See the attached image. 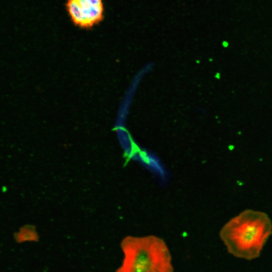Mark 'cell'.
I'll return each mask as SVG.
<instances>
[{
    "mask_svg": "<svg viewBox=\"0 0 272 272\" xmlns=\"http://www.w3.org/2000/svg\"><path fill=\"white\" fill-rule=\"evenodd\" d=\"M272 222L264 212L247 209L231 218L222 228L220 237L228 252L246 260L258 257L270 236Z\"/></svg>",
    "mask_w": 272,
    "mask_h": 272,
    "instance_id": "6da1fadb",
    "label": "cell"
},
{
    "mask_svg": "<svg viewBox=\"0 0 272 272\" xmlns=\"http://www.w3.org/2000/svg\"><path fill=\"white\" fill-rule=\"evenodd\" d=\"M120 246L123 259L115 272H174L170 251L159 237L128 236Z\"/></svg>",
    "mask_w": 272,
    "mask_h": 272,
    "instance_id": "7a4b0ae2",
    "label": "cell"
},
{
    "mask_svg": "<svg viewBox=\"0 0 272 272\" xmlns=\"http://www.w3.org/2000/svg\"><path fill=\"white\" fill-rule=\"evenodd\" d=\"M66 6L72 21L80 28H92L103 20L102 0H67Z\"/></svg>",
    "mask_w": 272,
    "mask_h": 272,
    "instance_id": "3957f363",
    "label": "cell"
},
{
    "mask_svg": "<svg viewBox=\"0 0 272 272\" xmlns=\"http://www.w3.org/2000/svg\"><path fill=\"white\" fill-rule=\"evenodd\" d=\"M14 238L16 242L20 243L36 241L38 235L33 227L26 225L21 227L19 231L14 234Z\"/></svg>",
    "mask_w": 272,
    "mask_h": 272,
    "instance_id": "277c9868",
    "label": "cell"
}]
</instances>
